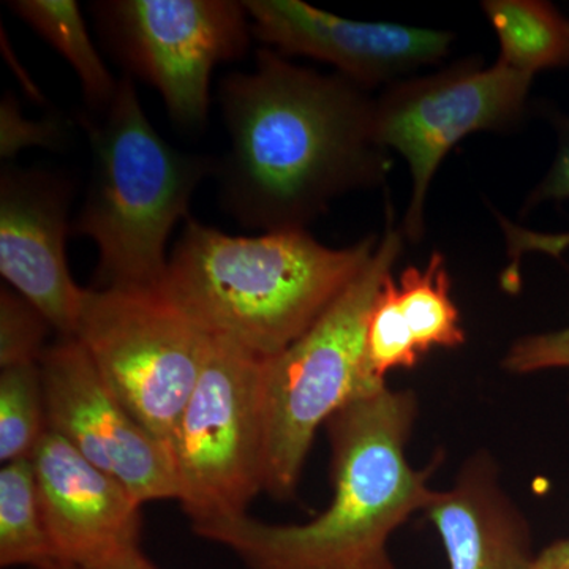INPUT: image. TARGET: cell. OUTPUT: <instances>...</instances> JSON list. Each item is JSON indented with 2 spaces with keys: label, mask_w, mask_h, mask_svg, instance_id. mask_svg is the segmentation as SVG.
Returning a JSON list of instances; mask_svg holds the SVG:
<instances>
[{
  "label": "cell",
  "mask_w": 569,
  "mask_h": 569,
  "mask_svg": "<svg viewBox=\"0 0 569 569\" xmlns=\"http://www.w3.org/2000/svg\"><path fill=\"white\" fill-rule=\"evenodd\" d=\"M230 148L217 164L220 201L242 227L307 230L332 201L387 182L376 99L347 78L295 66L269 48L220 88Z\"/></svg>",
  "instance_id": "1"
},
{
  "label": "cell",
  "mask_w": 569,
  "mask_h": 569,
  "mask_svg": "<svg viewBox=\"0 0 569 569\" xmlns=\"http://www.w3.org/2000/svg\"><path fill=\"white\" fill-rule=\"evenodd\" d=\"M417 415L413 392L387 387L326 422L335 497L310 522L279 526L244 515L193 523L194 533L247 569H396L389 538L437 496L429 488L437 463L418 471L407 460Z\"/></svg>",
  "instance_id": "2"
},
{
  "label": "cell",
  "mask_w": 569,
  "mask_h": 569,
  "mask_svg": "<svg viewBox=\"0 0 569 569\" xmlns=\"http://www.w3.org/2000/svg\"><path fill=\"white\" fill-rule=\"evenodd\" d=\"M378 242L332 249L307 230L231 236L187 220L159 291L206 336L268 359L312 328Z\"/></svg>",
  "instance_id": "3"
},
{
  "label": "cell",
  "mask_w": 569,
  "mask_h": 569,
  "mask_svg": "<svg viewBox=\"0 0 569 569\" xmlns=\"http://www.w3.org/2000/svg\"><path fill=\"white\" fill-rule=\"evenodd\" d=\"M84 123L91 181L71 233L91 239L99 249L92 288L159 291L171 231L219 162L179 151L160 137L129 74L119 80L102 121Z\"/></svg>",
  "instance_id": "4"
},
{
  "label": "cell",
  "mask_w": 569,
  "mask_h": 569,
  "mask_svg": "<svg viewBox=\"0 0 569 569\" xmlns=\"http://www.w3.org/2000/svg\"><path fill=\"white\" fill-rule=\"evenodd\" d=\"M387 203L376 252L309 331L263 361L264 492L295 496L318 429L348 403L387 388L366 369V331L381 287L403 250Z\"/></svg>",
  "instance_id": "5"
},
{
  "label": "cell",
  "mask_w": 569,
  "mask_h": 569,
  "mask_svg": "<svg viewBox=\"0 0 569 569\" xmlns=\"http://www.w3.org/2000/svg\"><path fill=\"white\" fill-rule=\"evenodd\" d=\"M263 361L209 336L200 380L168 443L192 526L244 516L264 492Z\"/></svg>",
  "instance_id": "6"
},
{
  "label": "cell",
  "mask_w": 569,
  "mask_h": 569,
  "mask_svg": "<svg viewBox=\"0 0 569 569\" xmlns=\"http://www.w3.org/2000/svg\"><path fill=\"white\" fill-rule=\"evenodd\" d=\"M74 339L119 402L168 447L200 380L209 336L160 291L91 287Z\"/></svg>",
  "instance_id": "7"
},
{
  "label": "cell",
  "mask_w": 569,
  "mask_h": 569,
  "mask_svg": "<svg viewBox=\"0 0 569 569\" xmlns=\"http://www.w3.org/2000/svg\"><path fill=\"white\" fill-rule=\"evenodd\" d=\"M531 82L533 77L501 62L485 67L482 59L471 58L397 81L376 99V140L410 168L403 238L419 242L425 236L427 193L448 152L471 133L511 132L526 116Z\"/></svg>",
  "instance_id": "8"
},
{
  "label": "cell",
  "mask_w": 569,
  "mask_h": 569,
  "mask_svg": "<svg viewBox=\"0 0 569 569\" xmlns=\"http://www.w3.org/2000/svg\"><path fill=\"white\" fill-rule=\"evenodd\" d=\"M97 17L123 66L162 96L181 129H203L211 74L249 50V13L234 0H110Z\"/></svg>",
  "instance_id": "9"
},
{
  "label": "cell",
  "mask_w": 569,
  "mask_h": 569,
  "mask_svg": "<svg viewBox=\"0 0 569 569\" xmlns=\"http://www.w3.org/2000/svg\"><path fill=\"white\" fill-rule=\"evenodd\" d=\"M48 430L118 479L141 505L179 500L170 448L112 395L74 337H59L40 361Z\"/></svg>",
  "instance_id": "10"
},
{
  "label": "cell",
  "mask_w": 569,
  "mask_h": 569,
  "mask_svg": "<svg viewBox=\"0 0 569 569\" xmlns=\"http://www.w3.org/2000/svg\"><path fill=\"white\" fill-rule=\"evenodd\" d=\"M252 33L282 56L329 63L369 91L406 80L411 71L438 63L455 33L397 22L347 20L301 0H246Z\"/></svg>",
  "instance_id": "11"
},
{
  "label": "cell",
  "mask_w": 569,
  "mask_h": 569,
  "mask_svg": "<svg viewBox=\"0 0 569 569\" xmlns=\"http://www.w3.org/2000/svg\"><path fill=\"white\" fill-rule=\"evenodd\" d=\"M71 183L44 171L3 168L0 274L61 337H74L86 288L67 263Z\"/></svg>",
  "instance_id": "12"
},
{
  "label": "cell",
  "mask_w": 569,
  "mask_h": 569,
  "mask_svg": "<svg viewBox=\"0 0 569 569\" xmlns=\"http://www.w3.org/2000/svg\"><path fill=\"white\" fill-rule=\"evenodd\" d=\"M56 565L97 568L141 552V507L118 479L47 430L31 458Z\"/></svg>",
  "instance_id": "13"
},
{
  "label": "cell",
  "mask_w": 569,
  "mask_h": 569,
  "mask_svg": "<svg viewBox=\"0 0 569 569\" xmlns=\"http://www.w3.org/2000/svg\"><path fill=\"white\" fill-rule=\"evenodd\" d=\"M425 515L449 569H535L529 523L498 485L488 455L468 460L455 488L437 492Z\"/></svg>",
  "instance_id": "14"
},
{
  "label": "cell",
  "mask_w": 569,
  "mask_h": 569,
  "mask_svg": "<svg viewBox=\"0 0 569 569\" xmlns=\"http://www.w3.org/2000/svg\"><path fill=\"white\" fill-rule=\"evenodd\" d=\"M482 10L498 37V62L533 78L569 66V18L552 3L486 0Z\"/></svg>",
  "instance_id": "15"
},
{
  "label": "cell",
  "mask_w": 569,
  "mask_h": 569,
  "mask_svg": "<svg viewBox=\"0 0 569 569\" xmlns=\"http://www.w3.org/2000/svg\"><path fill=\"white\" fill-rule=\"evenodd\" d=\"M9 7L70 63L89 107L107 111L118 92L119 80L97 51L80 6L74 0H14Z\"/></svg>",
  "instance_id": "16"
},
{
  "label": "cell",
  "mask_w": 569,
  "mask_h": 569,
  "mask_svg": "<svg viewBox=\"0 0 569 569\" xmlns=\"http://www.w3.org/2000/svg\"><path fill=\"white\" fill-rule=\"evenodd\" d=\"M0 567H56L29 458L3 463L0 470Z\"/></svg>",
  "instance_id": "17"
},
{
  "label": "cell",
  "mask_w": 569,
  "mask_h": 569,
  "mask_svg": "<svg viewBox=\"0 0 569 569\" xmlns=\"http://www.w3.org/2000/svg\"><path fill=\"white\" fill-rule=\"evenodd\" d=\"M397 302L419 355L433 348L455 350L466 343L459 309L451 298L447 261L438 250L430 254L425 269H403L397 283Z\"/></svg>",
  "instance_id": "18"
},
{
  "label": "cell",
  "mask_w": 569,
  "mask_h": 569,
  "mask_svg": "<svg viewBox=\"0 0 569 569\" xmlns=\"http://www.w3.org/2000/svg\"><path fill=\"white\" fill-rule=\"evenodd\" d=\"M47 403L40 365L0 372V460L31 458L47 433Z\"/></svg>",
  "instance_id": "19"
},
{
  "label": "cell",
  "mask_w": 569,
  "mask_h": 569,
  "mask_svg": "<svg viewBox=\"0 0 569 569\" xmlns=\"http://www.w3.org/2000/svg\"><path fill=\"white\" fill-rule=\"evenodd\" d=\"M421 355L397 302V282L387 277L367 321L366 369L378 383H387V373L395 369H413Z\"/></svg>",
  "instance_id": "20"
},
{
  "label": "cell",
  "mask_w": 569,
  "mask_h": 569,
  "mask_svg": "<svg viewBox=\"0 0 569 569\" xmlns=\"http://www.w3.org/2000/svg\"><path fill=\"white\" fill-rule=\"evenodd\" d=\"M51 325L10 287L0 290V367L40 365Z\"/></svg>",
  "instance_id": "21"
},
{
  "label": "cell",
  "mask_w": 569,
  "mask_h": 569,
  "mask_svg": "<svg viewBox=\"0 0 569 569\" xmlns=\"http://www.w3.org/2000/svg\"><path fill=\"white\" fill-rule=\"evenodd\" d=\"M67 140L66 126L59 119L33 121L26 118L17 99L6 93L0 104V157L13 159L29 148L59 149Z\"/></svg>",
  "instance_id": "22"
},
{
  "label": "cell",
  "mask_w": 569,
  "mask_h": 569,
  "mask_svg": "<svg viewBox=\"0 0 569 569\" xmlns=\"http://www.w3.org/2000/svg\"><path fill=\"white\" fill-rule=\"evenodd\" d=\"M503 367L519 376L538 370L569 369V326L560 331L516 340L505 356Z\"/></svg>",
  "instance_id": "23"
},
{
  "label": "cell",
  "mask_w": 569,
  "mask_h": 569,
  "mask_svg": "<svg viewBox=\"0 0 569 569\" xmlns=\"http://www.w3.org/2000/svg\"><path fill=\"white\" fill-rule=\"evenodd\" d=\"M550 122L557 133V151L548 173L535 187L522 206V213L530 212L538 204L560 203L569 200V116L550 111Z\"/></svg>",
  "instance_id": "24"
},
{
  "label": "cell",
  "mask_w": 569,
  "mask_h": 569,
  "mask_svg": "<svg viewBox=\"0 0 569 569\" xmlns=\"http://www.w3.org/2000/svg\"><path fill=\"white\" fill-rule=\"evenodd\" d=\"M535 569H569V539H560L542 549L535 561Z\"/></svg>",
  "instance_id": "25"
},
{
  "label": "cell",
  "mask_w": 569,
  "mask_h": 569,
  "mask_svg": "<svg viewBox=\"0 0 569 569\" xmlns=\"http://www.w3.org/2000/svg\"><path fill=\"white\" fill-rule=\"evenodd\" d=\"M52 569H160L148 560V557L142 556V552L134 553V556L126 557V559L112 561V563L102 565L97 568H70L59 567L56 565Z\"/></svg>",
  "instance_id": "26"
}]
</instances>
